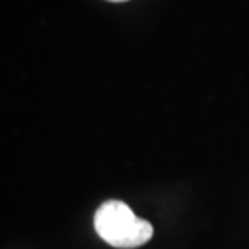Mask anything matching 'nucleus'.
I'll use <instances>...</instances> for the list:
<instances>
[{"instance_id":"nucleus-1","label":"nucleus","mask_w":249,"mask_h":249,"mask_svg":"<svg viewBox=\"0 0 249 249\" xmlns=\"http://www.w3.org/2000/svg\"><path fill=\"white\" fill-rule=\"evenodd\" d=\"M94 228L104 241L113 248L133 249L151 240L152 223L134 215L128 204L117 199L106 201L94 213Z\"/></svg>"},{"instance_id":"nucleus-2","label":"nucleus","mask_w":249,"mask_h":249,"mask_svg":"<svg viewBox=\"0 0 249 249\" xmlns=\"http://www.w3.org/2000/svg\"><path fill=\"white\" fill-rule=\"evenodd\" d=\"M110 2H123V0H110Z\"/></svg>"}]
</instances>
